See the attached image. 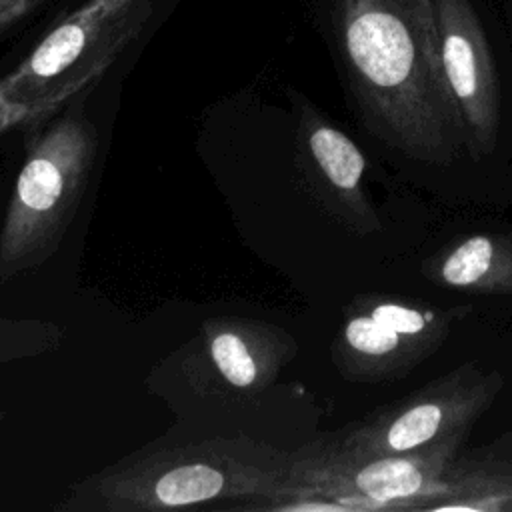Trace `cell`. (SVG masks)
Segmentation results:
<instances>
[{
  "label": "cell",
  "mask_w": 512,
  "mask_h": 512,
  "mask_svg": "<svg viewBox=\"0 0 512 512\" xmlns=\"http://www.w3.org/2000/svg\"><path fill=\"white\" fill-rule=\"evenodd\" d=\"M328 24L368 128L412 160L450 164L464 142L432 0H330Z\"/></svg>",
  "instance_id": "obj_1"
},
{
  "label": "cell",
  "mask_w": 512,
  "mask_h": 512,
  "mask_svg": "<svg viewBox=\"0 0 512 512\" xmlns=\"http://www.w3.org/2000/svg\"><path fill=\"white\" fill-rule=\"evenodd\" d=\"M290 450L248 434L158 440L72 482L54 512L254 510L288 478Z\"/></svg>",
  "instance_id": "obj_2"
},
{
  "label": "cell",
  "mask_w": 512,
  "mask_h": 512,
  "mask_svg": "<svg viewBox=\"0 0 512 512\" xmlns=\"http://www.w3.org/2000/svg\"><path fill=\"white\" fill-rule=\"evenodd\" d=\"M184 0H62L0 68V130H28L134 58Z\"/></svg>",
  "instance_id": "obj_3"
},
{
  "label": "cell",
  "mask_w": 512,
  "mask_h": 512,
  "mask_svg": "<svg viewBox=\"0 0 512 512\" xmlns=\"http://www.w3.org/2000/svg\"><path fill=\"white\" fill-rule=\"evenodd\" d=\"M100 86L26 130L24 162L0 228V282L40 268L58 252L96 164L98 126L88 104Z\"/></svg>",
  "instance_id": "obj_4"
},
{
  "label": "cell",
  "mask_w": 512,
  "mask_h": 512,
  "mask_svg": "<svg viewBox=\"0 0 512 512\" xmlns=\"http://www.w3.org/2000/svg\"><path fill=\"white\" fill-rule=\"evenodd\" d=\"M296 354V338L278 324L250 316H212L144 382L166 402L182 394L184 400L204 404L244 402L272 388Z\"/></svg>",
  "instance_id": "obj_5"
},
{
  "label": "cell",
  "mask_w": 512,
  "mask_h": 512,
  "mask_svg": "<svg viewBox=\"0 0 512 512\" xmlns=\"http://www.w3.org/2000/svg\"><path fill=\"white\" fill-rule=\"evenodd\" d=\"M468 434L404 454H372L330 438L290 450L284 488L328 498L338 512H422L440 494L444 474Z\"/></svg>",
  "instance_id": "obj_6"
},
{
  "label": "cell",
  "mask_w": 512,
  "mask_h": 512,
  "mask_svg": "<svg viewBox=\"0 0 512 512\" xmlns=\"http://www.w3.org/2000/svg\"><path fill=\"white\" fill-rule=\"evenodd\" d=\"M504 386L500 372L462 364L426 386L380 406L332 438L372 454H404L468 434Z\"/></svg>",
  "instance_id": "obj_7"
},
{
  "label": "cell",
  "mask_w": 512,
  "mask_h": 512,
  "mask_svg": "<svg viewBox=\"0 0 512 512\" xmlns=\"http://www.w3.org/2000/svg\"><path fill=\"white\" fill-rule=\"evenodd\" d=\"M452 314L386 294H364L346 308L330 346L334 368L352 382H388L406 376L438 350Z\"/></svg>",
  "instance_id": "obj_8"
},
{
  "label": "cell",
  "mask_w": 512,
  "mask_h": 512,
  "mask_svg": "<svg viewBox=\"0 0 512 512\" xmlns=\"http://www.w3.org/2000/svg\"><path fill=\"white\" fill-rule=\"evenodd\" d=\"M294 114V162L314 202L356 234L380 230L370 190L366 158L358 144L302 92L286 88Z\"/></svg>",
  "instance_id": "obj_9"
},
{
  "label": "cell",
  "mask_w": 512,
  "mask_h": 512,
  "mask_svg": "<svg viewBox=\"0 0 512 512\" xmlns=\"http://www.w3.org/2000/svg\"><path fill=\"white\" fill-rule=\"evenodd\" d=\"M440 56L472 158L488 156L500 130V82L484 26L470 0H432Z\"/></svg>",
  "instance_id": "obj_10"
},
{
  "label": "cell",
  "mask_w": 512,
  "mask_h": 512,
  "mask_svg": "<svg viewBox=\"0 0 512 512\" xmlns=\"http://www.w3.org/2000/svg\"><path fill=\"white\" fill-rule=\"evenodd\" d=\"M424 276L450 290L512 294V236L478 232L460 238L424 264Z\"/></svg>",
  "instance_id": "obj_11"
},
{
  "label": "cell",
  "mask_w": 512,
  "mask_h": 512,
  "mask_svg": "<svg viewBox=\"0 0 512 512\" xmlns=\"http://www.w3.org/2000/svg\"><path fill=\"white\" fill-rule=\"evenodd\" d=\"M512 512V456L454 458L422 512Z\"/></svg>",
  "instance_id": "obj_12"
},
{
  "label": "cell",
  "mask_w": 512,
  "mask_h": 512,
  "mask_svg": "<svg viewBox=\"0 0 512 512\" xmlns=\"http://www.w3.org/2000/svg\"><path fill=\"white\" fill-rule=\"evenodd\" d=\"M62 342L64 330L52 320L0 316V364L52 354Z\"/></svg>",
  "instance_id": "obj_13"
},
{
  "label": "cell",
  "mask_w": 512,
  "mask_h": 512,
  "mask_svg": "<svg viewBox=\"0 0 512 512\" xmlns=\"http://www.w3.org/2000/svg\"><path fill=\"white\" fill-rule=\"evenodd\" d=\"M58 0H0V42L20 32L36 20L44 8L56 6Z\"/></svg>",
  "instance_id": "obj_14"
},
{
  "label": "cell",
  "mask_w": 512,
  "mask_h": 512,
  "mask_svg": "<svg viewBox=\"0 0 512 512\" xmlns=\"http://www.w3.org/2000/svg\"><path fill=\"white\" fill-rule=\"evenodd\" d=\"M484 454H496V456H512V428L504 432L490 448H486Z\"/></svg>",
  "instance_id": "obj_15"
},
{
  "label": "cell",
  "mask_w": 512,
  "mask_h": 512,
  "mask_svg": "<svg viewBox=\"0 0 512 512\" xmlns=\"http://www.w3.org/2000/svg\"><path fill=\"white\" fill-rule=\"evenodd\" d=\"M6 420V412L4 410H0V424Z\"/></svg>",
  "instance_id": "obj_16"
}]
</instances>
